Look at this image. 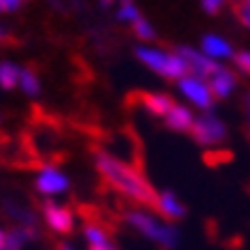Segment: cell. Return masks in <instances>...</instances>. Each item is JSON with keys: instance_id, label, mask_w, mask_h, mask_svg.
Instances as JSON below:
<instances>
[{"instance_id": "cell-21", "label": "cell", "mask_w": 250, "mask_h": 250, "mask_svg": "<svg viewBox=\"0 0 250 250\" xmlns=\"http://www.w3.org/2000/svg\"><path fill=\"white\" fill-rule=\"evenodd\" d=\"M236 16H239L241 25H246L250 30V0H239V5H236Z\"/></svg>"}, {"instance_id": "cell-2", "label": "cell", "mask_w": 250, "mask_h": 250, "mask_svg": "<svg viewBox=\"0 0 250 250\" xmlns=\"http://www.w3.org/2000/svg\"><path fill=\"white\" fill-rule=\"evenodd\" d=\"M124 220L126 225L133 228L138 234L147 239V241L156 243L163 250H174L182 241V234L174 223H167L166 218H161L156 213H152L147 207H133L124 211Z\"/></svg>"}, {"instance_id": "cell-1", "label": "cell", "mask_w": 250, "mask_h": 250, "mask_svg": "<svg viewBox=\"0 0 250 250\" xmlns=\"http://www.w3.org/2000/svg\"><path fill=\"white\" fill-rule=\"evenodd\" d=\"M94 166H97V172L120 195L136 202L138 207H154L156 190L152 188V184L145 179V174L138 167L129 166L126 161L117 159L113 152H104V149L94 152Z\"/></svg>"}, {"instance_id": "cell-18", "label": "cell", "mask_w": 250, "mask_h": 250, "mask_svg": "<svg viewBox=\"0 0 250 250\" xmlns=\"http://www.w3.org/2000/svg\"><path fill=\"white\" fill-rule=\"evenodd\" d=\"M140 9H138V5L133 2V0H117V7H115V19L120 23H129V25H133V23L140 19Z\"/></svg>"}, {"instance_id": "cell-22", "label": "cell", "mask_w": 250, "mask_h": 250, "mask_svg": "<svg viewBox=\"0 0 250 250\" xmlns=\"http://www.w3.org/2000/svg\"><path fill=\"white\" fill-rule=\"evenodd\" d=\"M225 2H228V0H200L202 9H205L209 16H216V14H218L220 9L225 7Z\"/></svg>"}, {"instance_id": "cell-13", "label": "cell", "mask_w": 250, "mask_h": 250, "mask_svg": "<svg viewBox=\"0 0 250 250\" xmlns=\"http://www.w3.org/2000/svg\"><path fill=\"white\" fill-rule=\"evenodd\" d=\"M140 106L152 117L163 120L167 115V110L174 106V99L170 94H163V92H145V94H140Z\"/></svg>"}, {"instance_id": "cell-9", "label": "cell", "mask_w": 250, "mask_h": 250, "mask_svg": "<svg viewBox=\"0 0 250 250\" xmlns=\"http://www.w3.org/2000/svg\"><path fill=\"white\" fill-rule=\"evenodd\" d=\"M177 53L184 58L186 67H188V74L193 76H200V78H209L220 67L218 62H213L211 58H207L200 48H193V46H179Z\"/></svg>"}, {"instance_id": "cell-15", "label": "cell", "mask_w": 250, "mask_h": 250, "mask_svg": "<svg viewBox=\"0 0 250 250\" xmlns=\"http://www.w3.org/2000/svg\"><path fill=\"white\" fill-rule=\"evenodd\" d=\"M37 236V232L30 228H12L7 232V239H5V250H23L28 243Z\"/></svg>"}, {"instance_id": "cell-10", "label": "cell", "mask_w": 250, "mask_h": 250, "mask_svg": "<svg viewBox=\"0 0 250 250\" xmlns=\"http://www.w3.org/2000/svg\"><path fill=\"white\" fill-rule=\"evenodd\" d=\"M207 83H209V87H211V94H213L216 101H225V99H229L232 94H234L236 85H239V78H236L234 69L220 64L211 76L207 78Z\"/></svg>"}, {"instance_id": "cell-3", "label": "cell", "mask_w": 250, "mask_h": 250, "mask_svg": "<svg viewBox=\"0 0 250 250\" xmlns=\"http://www.w3.org/2000/svg\"><path fill=\"white\" fill-rule=\"evenodd\" d=\"M136 60L147 67L152 74L156 76L166 78V81H179L188 74V67L184 58L177 51H166V48H159V46H152V44H140L136 46Z\"/></svg>"}, {"instance_id": "cell-16", "label": "cell", "mask_w": 250, "mask_h": 250, "mask_svg": "<svg viewBox=\"0 0 250 250\" xmlns=\"http://www.w3.org/2000/svg\"><path fill=\"white\" fill-rule=\"evenodd\" d=\"M19 90H21L25 97H39V94H42V78L37 76V71H32V69H28V67H21Z\"/></svg>"}, {"instance_id": "cell-4", "label": "cell", "mask_w": 250, "mask_h": 250, "mask_svg": "<svg viewBox=\"0 0 250 250\" xmlns=\"http://www.w3.org/2000/svg\"><path fill=\"white\" fill-rule=\"evenodd\" d=\"M190 138L195 140L200 147H207V149H213L228 140V124L225 120L216 115L213 110H207V113L195 115V122H193V129H190Z\"/></svg>"}, {"instance_id": "cell-11", "label": "cell", "mask_w": 250, "mask_h": 250, "mask_svg": "<svg viewBox=\"0 0 250 250\" xmlns=\"http://www.w3.org/2000/svg\"><path fill=\"white\" fill-rule=\"evenodd\" d=\"M200 51H202L207 58H211L213 62H218V64L232 60L236 53V48L232 46V42L225 39L223 35H216V32H209V35H205V37L200 39Z\"/></svg>"}, {"instance_id": "cell-29", "label": "cell", "mask_w": 250, "mask_h": 250, "mask_svg": "<svg viewBox=\"0 0 250 250\" xmlns=\"http://www.w3.org/2000/svg\"><path fill=\"white\" fill-rule=\"evenodd\" d=\"M0 124H2V115H0Z\"/></svg>"}, {"instance_id": "cell-6", "label": "cell", "mask_w": 250, "mask_h": 250, "mask_svg": "<svg viewBox=\"0 0 250 250\" xmlns=\"http://www.w3.org/2000/svg\"><path fill=\"white\" fill-rule=\"evenodd\" d=\"M35 190L39 195H44L46 200L62 195L69 190V177L64 170H60L58 166H44L39 167L37 177H35Z\"/></svg>"}, {"instance_id": "cell-5", "label": "cell", "mask_w": 250, "mask_h": 250, "mask_svg": "<svg viewBox=\"0 0 250 250\" xmlns=\"http://www.w3.org/2000/svg\"><path fill=\"white\" fill-rule=\"evenodd\" d=\"M177 90H179L182 99L188 104L190 108H193V110H200V113L213 110L216 99H213L211 87H209V83H207V78L186 74L184 78H179V81H177Z\"/></svg>"}, {"instance_id": "cell-20", "label": "cell", "mask_w": 250, "mask_h": 250, "mask_svg": "<svg viewBox=\"0 0 250 250\" xmlns=\"http://www.w3.org/2000/svg\"><path fill=\"white\" fill-rule=\"evenodd\" d=\"M232 64L239 74L243 76H250V51L248 48H243V51H236L234 58H232Z\"/></svg>"}, {"instance_id": "cell-8", "label": "cell", "mask_w": 250, "mask_h": 250, "mask_svg": "<svg viewBox=\"0 0 250 250\" xmlns=\"http://www.w3.org/2000/svg\"><path fill=\"white\" fill-rule=\"evenodd\" d=\"M154 207H156V211H159L161 218H166L167 223L184 220L186 213H188V209H186V205L179 200V195L170 188L156 190V202H154Z\"/></svg>"}, {"instance_id": "cell-24", "label": "cell", "mask_w": 250, "mask_h": 250, "mask_svg": "<svg viewBox=\"0 0 250 250\" xmlns=\"http://www.w3.org/2000/svg\"><path fill=\"white\" fill-rule=\"evenodd\" d=\"M7 39H9L7 28H5V25H0V44H2V42H7Z\"/></svg>"}, {"instance_id": "cell-12", "label": "cell", "mask_w": 250, "mask_h": 250, "mask_svg": "<svg viewBox=\"0 0 250 250\" xmlns=\"http://www.w3.org/2000/svg\"><path fill=\"white\" fill-rule=\"evenodd\" d=\"M161 122L170 131H174V133H190L193 122H195V110L190 106H186V104H177L174 101V106L167 110V115Z\"/></svg>"}, {"instance_id": "cell-26", "label": "cell", "mask_w": 250, "mask_h": 250, "mask_svg": "<svg viewBox=\"0 0 250 250\" xmlns=\"http://www.w3.org/2000/svg\"><path fill=\"white\" fill-rule=\"evenodd\" d=\"M5 239H7V232L0 229V250H5Z\"/></svg>"}, {"instance_id": "cell-27", "label": "cell", "mask_w": 250, "mask_h": 250, "mask_svg": "<svg viewBox=\"0 0 250 250\" xmlns=\"http://www.w3.org/2000/svg\"><path fill=\"white\" fill-rule=\"evenodd\" d=\"M58 250H76V248H74L71 243H67V241H64V243H60V246H58Z\"/></svg>"}, {"instance_id": "cell-28", "label": "cell", "mask_w": 250, "mask_h": 250, "mask_svg": "<svg viewBox=\"0 0 250 250\" xmlns=\"http://www.w3.org/2000/svg\"><path fill=\"white\" fill-rule=\"evenodd\" d=\"M113 5V0H101V7H110Z\"/></svg>"}, {"instance_id": "cell-25", "label": "cell", "mask_w": 250, "mask_h": 250, "mask_svg": "<svg viewBox=\"0 0 250 250\" xmlns=\"http://www.w3.org/2000/svg\"><path fill=\"white\" fill-rule=\"evenodd\" d=\"M246 117H248V133H250V94L246 97Z\"/></svg>"}, {"instance_id": "cell-17", "label": "cell", "mask_w": 250, "mask_h": 250, "mask_svg": "<svg viewBox=\"0 0 250 250\" xmlns=\"http://www.w3.org/2000/svg\"><path fill=\"white\" fill-rule=\"evenodd\" d=\"M21 78V67L9 60L0 62V90H16Z\"/></svg>"}, {"instance_id": "cell-19", "label": "cell", "mask_w": 250, "mask_h": 250, "mask_svg": "<svg viewBox=\"0 0 250 250\" xmlns=\"http://www.w3.org/2000/svg\"><path fill=\"white\" fill-rule=\"evenodd\" d=\"M131 28H133V35H136L143 44H149V42H154V39H156V28H154L152 21H147L145 16H140V19H138Z\"/></svg>"}, {"instance_id": "cell-23", "label": "cell", "mask_w": 250, "mask_h": 250, "mask_svg": "<svg viewBox=\"0 0 250 250\" xmlns=\"http://www.w3.org/2000/svg\"><path fill=\"white\" fill-rule=\"evenodd\" d=\"M25 5V0H0V14H14Z\"/></svg>"}, {"instance_id": "cell-14", "label": "cell", "mask_w": 250, "mask_h": 250, "mask_svg": "<svg viewBox=\"0 0 250 250\" xmlns=\"http://www.w3.org/2000/svg\"><path fill=\"white\" fill-rule=\"evenodd\" d=\"M83 234L85 241H87V250H117L110 234L99 223H85Z\"/></svg>"}, {"instance_id": "cell-7", "label": "cell", "mask_w": 250, "mask_h": 250, "mask_svg": "<svg viewBox=\"0 0 250 250\" xmlns=\"http://www.w3.org/2000/svg\"><path fill=\"white\" fill-rule=\"evenodd\" d=\"M42 216H44V223L53 229L55 234H71L74 232V225H76V216L69 207L55 202V200H46L42 205Z\"/></svg>"}]
</instances>
